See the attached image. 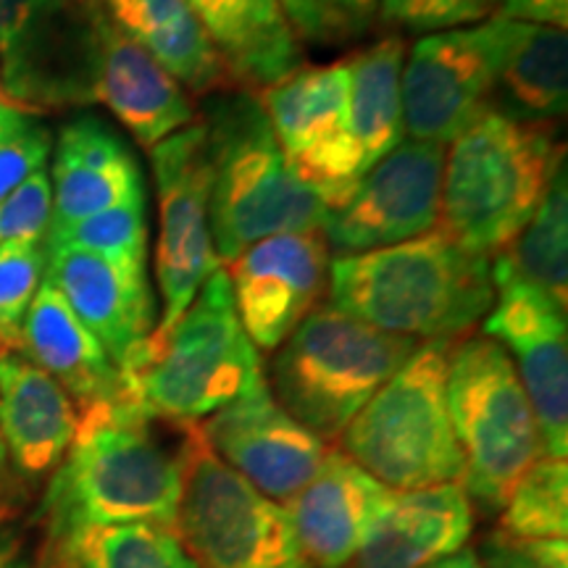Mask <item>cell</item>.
I'll return each instance as SVG.
<instances>
[{
    "instance_id": "obj_1",
    "label": "cell",
    "mask_w": 568,
    "mask_h": 568,
    "mask_svg": "<svg viewBox=\"0 0 568 568\" xmlns=\"http://www.w3.org/2000/svg\"><path fill=\"white\" fill-rule=\"evenodd\" d=\"M329 297L337 311L389 335L458 339L493 308V258L435 226L400 245L335 255Z\"/></svg>"
},
{
    "instance_id": "obj_2",
    "label": "cell",
    "mask_w": 568,
    "mask_h": 568,
    "mask_svg": "<svg viewBox=\"0 0 568 568\" xmlns=\"http://www.w3.org/2000/svg\"><path fill=\"white\" fill-rule=\"evenodd\" d=\"M153 422L126 397L80 410L74 443L48 489V510L63 537L132 521L174 529L182 460L153 435Z\"/></svg>"
},
{
    "instance_id": "obj_3",
    "label": "cell",
    "mask_w": 568,
    "mask_h": 568,
    "mask_svg": "<svg viewBox=\"0 0 568 568\" xmlns=\"http://www.w3.org/2000/svg\"><path fill=\"white\" fill-rule=\"evenodd\" d=\"M119 374L126 400L180 426L203 422L261 385V353L240 324L226 268L203 282L169 329H153L134 347Z\"/></svg>"
},
{
    "instance_id": "obj_4",
    "label": "cell",
    "mask_w": 568,
    "mask_h": 568,
    "mask_svg": "<svg viewBox=\"0 0 568 568\" xmlns=\"http://www.w3.org/2000/svg\"><path fill=\"white\" fill-rule=\"evenodd\" d=\"M566 163L550 122H524L495 105L445 151L437 230L495 258L521 234Z\"/></svg>"
},
{
    "instance_id": "obj_5",
    "label": "cell",
    "mask_w": 568,
    "mask_h": 568,
    "mask_svg": "<svg viewBox=\"0 0 568 568\" xmlns=\"http://www.w3.org/2000/svg\"><path fill=\"white\" fill-rule=\"evenodd\" d=\"M203 124L211 159L209 224L222 266L258 240L322 230L329 209L290 169L253 92H216Z\"/></svg>"
},
{
    "instance_id": "obj_6",
    "label": "cell",
    "mask_w": 568,
    "mask_h": 568,
    "mask_svg": "<svg viewBox=\"0 0 568 568\" xmlns=\"http://www.w3.org/2000/svg\"><path fill=\"white\" fill-rule=\"evenodd\" d=\"M456 339H424L355 414L339 445L389 489L464 481V453L447 408V355Z\"/></svg>"
},
{
    "instance_id": "obj_7",
    "label": "cell",
    "mask_w": 568,
    "mask_h": 568,
    "mask_svg": "<svg viewBox=\"0 0 568 568\" xmlns=\"http://www.w3.org/2000/svg\"><path fill=\"white\" fill-rule=\"evenodd\" d=\"M416 345L418 339L389 335L322 303L276 353L274 397L318 439H339Z\"/></svg>"
},
{
    "instance_id": "obj_8",
    "label": "cell",
    "mask_w": 568,
    "mask_h": 568,
    "mask_svg": "<svg viewBox=\"0 0 568 568\" xmlns=\"http://www.w3.org/2000/svg\"><path fill=\"white\" fill-rule=\"evenodd\" d=\"M447 408L464 453L460 485L485 510H503L524 474L545 458V447L527 389L500 343L487 335L453 343Z\"/></svg>"
},
{
    "instance_id": "obj_9",
    "label": "cell",
    "mask_w": 568,
    "mask_h": 568,
    "mask_svg": "<svg viewBox=\"0 0 568 568\" xmlns=\"http://www.w3.org/2000/svg\"><path fill=\"white\" fill-rule=\"evenodd\" d=\"M182 493L174 531L197 568H308L287 510L258 493L182 424Z\"/></svg>"
},
{
    "instance_id": "obj_10",
    "label": "cell",
    "mask_w": 568,
    "mask_h": 568,
    "mask_svg": "<svg viewBox=\"0 0 568 568\" xmlns=\"http://www.w3.org/2000/svg\"><path fill=\"white\" fill-rule=\"evenodd\" d=\"M255 98L297 180L337 209L364 176L347 140L351 55L322 67L301 63Z\"/></svg>"
},
{
    "instance_id": "obj_11",
    "label": "cell",
    "mask_w": 568,
    "mask_h": 568,
    "mask_svg": "<svg viewBox=\"0 0 568 568\" xmlns=\"http://www.w3.org/2000/svg\"><path fill=\"white\" fill-rule=\"evenodd\" d=\"M151 161L161 209L155 276L163 314L155 329H169L187 311L203 282L222 266L209 224L211 159L205 124L195 122L169 134L151 148Z\"/></svg>"
},
{
    "instance_id": "obj_12",
    "label": "cell",
    "mask_w": 568,
    "mask_h": 568,
    "mask_svg": "<svg viewBox=\"0 0 568 568\" xmlns=\"http://www.w3.org/2000/svg\"><path fill=\"white\" fill-rule=\"evenodd\" d=\"M443 142L403 140L361 176L353 193L326 213V245L337 255L400 245L432 232L439 219Z\"/></svg>"
},
{
    "instance_id": "obj_13",
    "label": "cell",
    "mask_w": 568,
    "mask_h": 568,
    "mask_svg": "<svg viewBox=\"0 0 568 568\" xmlns=\"http://www.w3.org/2000/svg\"><path fill=\"white\" fill-rule=\"evenodd\" d=\"M497 32L489 17L477 27L418 38L400 74L406 134L426 142H453L493 109Z\"/></svg>"
},
{
    "instance_id": "obj_14",
    "label": "cell",
    "mask_w": 568,
    "mask_h": 568,
    "mask_svg": "<svg viewBox=\"0 0 568 568\" xmlns=\"http://www.w3.org/2000/svg\"><path fill=\"white\" fill-rule=\"evenodd\" d=\"M495 303L485 335L516 358V374L535 408L545 458L568 453V337L566 308L516 276H493Z\"/></svg>"
},
{
    "instance_id": "obj_15",
    "label": "cell",
    "mask_w": 568,
    "mask_h": 568,
    "mask_svg": "<svg viewBox=\"0 0 568 568\" xmlns=\"http://www.w3.org/2000/svg\"><path fill=\"white\" fill-rule=\"evenodd\" d=\"M240 324L258 351H274L329 293L322 230L258 240L226 264Z\"/></svg>"
},
{
    "instance_id": "obj_16",
    "label": "cell",
    "mask_w": 568,
    "mask_h": 568,
    "mask_svg": "<svg viewBox=\"0 0 568 568\" xmlns=\"http://www.w3.org/2000/svg\"><path fill=\"white\" fill-rule=\"evenodd\" d=\"M213 453L272 500L287 503L314 479L329 447L280 406L264 379L197 422Z\"/></svg>"
},
{
    "instance_id": "obj_17",
    "label": "cell",
    "mask_w": 568,
    "mask_h": 568,
    "mask_svg": "<svg viewBox=\"0 0 568 568\" xmlns=\"http://www.w3.org/2000/svg\"><path fill=\"white\" fill-rule=\"evenodd\" d=\"M90 101L103 103L148 151L197 122L187 90L95 3Z\"/></svg>"
},
{
    "instance_id": "obj_18",
    "label": "cell",
    "mask_w": 568,
    "mask_h": 568,
    "mask_svg": "<svg viewBox=\"0 0 568 568\" xmlns=\"http://www.w3.org/2000/svg\"><path fill=\"white\" fill-rule=\"evenodd\" d=\"M45 280L67 297L116 368L155 329V301L145 261L45 247Z\"/></svg>"
},
{
    "instance_id": "obj_19",
    "label": "cell",
    "mask_w": 568,
    "mask_h": 568,
    "mask_svg": "<svg viewBox=\"0 0 568 568\" xmlns=\"http://www.w3.org/2000/svg\"><path fill=\"white\" fill-rule=\"evenodd\" d=\"M387 493L343 450L326 453L314 479L284 506L305 566L345 568L355 560Z\"/></svg>"
},
{
    "instance_id": "obj_20",
    "label": "cell",
    "mask_w": 568,
    "mask_h": 568,
    "mask_svg": "<svg viewBox=\"0 0 568 568\" xmlns=\"http://www.w3.org/2000/svg\"><path fill=\"white\" fill-rule=\"evenodd\" d=\"M471 527V497L460 481L389 489L355 560L358 568H429L464 550Z\"/></svg>"
},
{
    "instance_id": "obj_21",
    "label": "cell",
    "mask_w": 568,
    "mask_h": 568,
    "mask_svg": "<svg viewBox=\"0 0 568 568\" xmlns=\"http://www.w3.org/2000/svg\"><path fill=\"white\" fill-rule=\"evenodd\" d=\"M53 226H67L116 205L145 201L130 145L95 116L69 122L55 142Z\"/></svg>"
},
{
    "instance_id": "obj_22",
    "label": "cell",
    "mask_w": 568,
    "mask_h": 568,
    "mask_svg": "<svg viewBox=\"0 0 568 568\" xmlns=\"http://www.w3.org/2000/svg\"><path fill=\"white\" fill-rule=\"evenodd\" d=\"M74 400L21 351L0 355V437L11 464L42 477L67 458L77 435Z\"/></svg>"
},
{
    "instance_id": "obj_23",
    "label": "cell",
    "mask_w": 568,
    "mask_h": 568,
    "mask_svg": "<svg viewBox=\"0 0 568 568\" xmlns=\"http://www.w3.org/2000/svg\"><path fill=\"white\" fill-rule=\"evenodd\" d=\"M21 353L51 374L80 410L126 397L111 355L48 280L24 316Z\"/></svg>"
},
{
    "instance_id": "obj_24",
    "label": "cell",
    "mask_w": 568,
    "mask_h": 568,
    "mask_svg": "<svg viewBox=\"0 0 568 568\" xmlns=\"http://www.w3.org/2000/svg\"><path fill=\"white\" fill-rule=\"evenodd\" d=\"M234 88L258 95L303 63L301 38L280 0H187Z\"/></svg>"
},
{
    "instance_id": "obj_25",
    "label": "cell",
    "mask_w": 568,
    "mask_h": 568,
    "mask_svg": "<svg viewBox=\"0 0 568 568\" xmlns=\"http://www.w3.org/2000/svg\"><path fill=\"white\" fill-rule=\"evenodd\" d=\"M495 19L497 111L524 122H556L568 105V34L556 27Z\"/></svg>"
},
{
    "instance_id": "obj_26",
    "label": "cell",
    "mask_w": 568,
    "mask_h": 568,
    "mask_svg": "<svg viewBox=\"0 0 568 568\" xmlns=\"http://www.w3.org/2000/svg\"><path fill=\"white\" fill-rule=\"evenodd\" d=\"M109 17L140 42L190 95L211 98L234 88L222 55L187 0H109Z\"/></svg>"
},
{
    "instance_id": "obj_27",
    "label": "cell",
    "mask_w": 568,
    "mask_h": 568,
    "mask_svg": "<svg viewBox=\"0 0 568 568\" xmlns=\"http://www.w3.org/2000/svg\"><path fill=\"white\" fill-rule=\"evenodd\" d=\"M408 55V42L400 34H387L374 45L351 55V140L361 174L376 161L393 153L406 140L403 122L400 74Z\"/></svg>"
},
{
    "instance_id": "obj_28",
    "label": "cell",
    "mask_w": 568,
    "mask_h": 568,
    "mask_svg": "<svg viewBox=\"0 0 568 568\" xmlns=\"http://www.w3.org/2000/svg\"><path fill=\"white\" fill-rule=\"evenodd\" d=\"M493 276H516L568 303V184L566 163L552 176L542 203L506 251L493 258Z\"/></svg>"
},
{
    "instance_id": "obj_29",
    "label": "cell",
    "mask_w": 568,
    "mask_h": 568,
    "mask_svg": "<svg viewBox=\"0 0 568 568\" xmlns=\"http://www.w3.org/2000/svg\"><path fill=\"white\" fill-rule=\"evenodd\" d=\"M63 539L80 568H197L176 531L161 524L82 527Z\"/></svg>"
},
{
    "instance_id": "obj_30",
    "label": "cell",
    "mask_w": 568,
    "mask_h": 568,
    "mask_svg": "<svg viewBox=\"0 0 568 568\" xmlns=\"http://www.w3.org/2000/svg\"><path fill=\"white\" fill-rule=\"evenodd\" d=\"M500 535L514 539H566L568 464L539 458L503 506Z\"/></svg>"
},
{
    "instance_id": "obj_31",
    "label": "cell",
    "mask_w": 568,
    "mask_h": 568,
    "mask_svg": "<svg viewBox=\"0 0 568 568\" xmlns=\"http://www.w3.org/2000/svg\"><path fill=\"white\" fill-rule=\"evenodd\" d=\"M48 251L71 247V251H88L111 255V258L145 261L148 251V224L145 201H132L116 209L92 213L88 219L53 226L45 237Z\"/></svg>"
},
{
    "instance_id": "obj_32",
    "label": "cell",
    "mask_w": 568,
    "mask_h": 568,
    "mask_svg": "<svg viewBox=\"0 0 568 568\" xmlns=\"http://www.w3.org/2000/svg\"><path fill=\"white\" fill-rule=\"evenodd\" d=\"M42 280L45 245L0 247V355L21 351V326Z\"/></svg>"
},
{
    "instance_id": "obj_33",
    "label": "cell",
    "mask_w": 568,
    "mask_h": 568,
    "mask_svg": "<svg viewBox=\"0 0 568 568\" xmlns=\"http://www.w3.org/2000/svg\"><path fill=\"white\" fill-rule=\"evenodd\" d=\"M495 6L497 0H379V19L395 30L437 34L477 24Z\"/></svg>"
},
{
    "instance_id": "obj_34",
    "label": "cell",
    "mask_w": 568,
    "mask_h": 568,
    "mask_svg": "<svg viewBox=\"0 0 568 568\" xmlns=\"http://www.w3.org/2000/svg\"><path fill=\"white\" fill-rule=\"evenodd\" d=\"M53 216V187L45 169L0 201V247L45 245Z\"/></svg>"
},
{
    "instance_id": "obj_35",
    "label": "cell",
    "mask_w": 568,
    "mask_h": 568,
    "mask_svg": "<svg viewBox=\"0 0 568 568\" xmlns=\"http://www.w3.org/2000/svg\"><path fill=\"white\" fill-rule=\"evenodd\" d=\"M48 153H51V132L34 122L0 142V201L34 172L45 169Z\"/></svg>"
},
{
    "instance_id": "obj_36",
    "label": "cell",
    "mask_w": 568,
    "mask_h": 568,
    "mask_svg": "<svg viewBox=\"0 0 568 568\" xmlns=\"http://www.w3.org/2000/svg\"><path fill=\"white\" fill-rule=\"evenodd\" d=\"M485 568H568L566 539H514L493 535L485 542Z\"/></svg>"
},
{
    "instance_id": "obj_37",
    "label": "cell",
    "mask_w": 568,
    "mask_h": 568,
    "mask_svg": "<svg viewBox=\"0 0 568 568\" xmlns=\"http://www.w3.org/2000/svg\"><path fill=\"white\" fill-rule=\"evenodd\" d=\"M71 0H0V61Z\"/></svg>"
},
{
    "instance_id": "obj_38",
    "label": "cell",
    "mask_w": 568,
    "mask_h": 568,
    "mask_svg": "<svg viewBox=\"0 0 568 568\" xmlns=\"http://www.w3.org/2000/svg\"><path fill=\"white\" fill-rule=\"evenodd\" d=\"M326 40L361 38L379 13V0H314Z\"/></svg>"
},
{
    "instance_id": "obj_39",
    "label": "cell",
    "mask_w": 568,
    "mask_h": 568,
    "mask_svg": "<svg viewBox=\"0 0 568 568\" xmlns=\"http://www.w3.org/2000/svg\"><path fill=\"white\" fill-rule=\"evenodd\" d=\"M495 17L566 30L568 0H497Z\"/></svg>"
},
{
    "instance_id": "obj_40",
    "label": "cell",
    "mask_w": 568,
    "mask_h": 568,
    "mask_svg": "<svg viewBox=\"0 0 568 568\" xmlns=\"http://www.w3.org/2000/svg\"><path fill=\"white\" fill-rule=\"evenodd\" d=\"M282 11L287 13L290 24L297 32L301 40H311V42H324V24L322 17H318V9L314 0H280Z\"/></svg>"
},
{
    "instance_id": "obj_41",
    "label": "cell",
    "mask_w": 568,
    "mask_h": 568,
    "mask_svg": "<svg viewBox=\"0 0 568 568\" xmlns=\"http://www.w3.org/2000/svg\"><path fill=\"white\" fill-rule=\"evenodd\" d=\"M34 109L30 105L13 101V98L0 88V142L13 138V134H19L21 130H27L34 122Z\"/></svg>"
},
{
    "instance_id": "obj_42",
    "label": "cell",
    "mask_w": 568,
    "mask_h": 568,
    "mask_svg": "<svg viewBox=\"0 0 568 568\" xmlns=\"http://www.w3.org/2000/svg\"><path fill=\"white\" fill-rule=\"evenodd\" d=\"M0 568H24L21 542L9 531H0Z\"/></svg>"
},
{
    "instance_id": "obj_43",
    "label": "cell",
    "mask_w": 568,
    "mask_h": 568,
    "mask_svg": "<svg viewBox=\"0 0 568 568\" xmlns=\"http://www.w3.org/2000/svg\"><path fill=\"white\" fill-rule=\"evenodd\" d=\"M429 568H485L479 564V558L474 556L471 550H458L453 552V556H447L443 560H437V564H432Z\"/></svg>"
},
{
    "instance_id": "obj_44",
    "label": "cell",
    "mask_w": 568,
    "mask_h": 568,
    "mask_svg": "<svg viewBox=\"0 0 568 568\" xmlns=\"http://www.w3.org/2000/svg\"><path fill=\"white\" fill-rule=\"evenodd\" d=\"M9 487H11V458L3 445V437H0V500H3L6 493H9Z\"/></svg>"
},
{
    "instance_id": "obj_45",
    "label": "cell",
    "mask_w": 568,
    "mask_h": 568,
    "mask_svg": "<svg viewBox=\"0 0 568 568\" xmlns=\"http://www.w3.org/2000/svg\"><path fill=\"white\" fill-rule=\"evenodd\" d=\"M90 3H95V0H90ZM103 3H109V0H103Z\"/></svg>"
}]
</instances>
